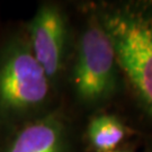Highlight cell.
<instances>
[{
	"instance_id": "cell-4",
	"label": "cell",
	"mask_w": 152,
	"mask_h": 152,
	"mask_svg": "<svg viewBox=\"0 0 152 152\" xmlns=\"http://www.w3.org/2000/svg\"><path fill=\"white\" fill-rule=\"evenodd\" d=\"M66 25L58 6H39L28 26L27 41L33 55L43 68L50 81L59 75L65 52Z\"/></svg>"
},
{
	"instance_id": "cell-6",
	"label": "cell",
	"mask_w": 152,
	"mask_h": 152,
	"mask_svg": "<svg viewBox=\"0 0 152 152\" xmlns=\"http://www.w3.org/2000/svg\"><path fill=\"white\" fill-rule=\"evenodd\" d=\"M89 139L99 152H109L116 148L125 135L124 126L112 116H99L89 125Z\"/></svg>"
},
{
	"instance_id": "cell-7",
	"label": "cell",
	"mask_w": 152,
	"mask_h": 152,
	"mask_svg": "<svg viewBox=\"0 0 152 152\" xmlns=\"http://www.w3.org/2000/svg\"><path fill=\"white\" fill-rule=\"evenodd\" d=\"M109 152H122V151H109Z\"/></svg>"
},
{
	"instance_id": "cell-2",
	"label": "cell",
	"mask_w": 152,
	"mask_h": 152,
	"mask_svg": "<svg viewBox=\"0 0 152 152\" xmlns=\"http://www.w3.org/2000/svg\"><path fill=\"white\" fill-rule=\"evenodd\" d=\"M105 28L118 63L152 110V26L136 17L113 15Z\"/></svg>"
},
{
	"instance_id": "cell-1",
	"label": "cell",
	"mask_w": 152,
	"mask_h": 152,
	"mask_svg": "<svg viewBox=\"0 0 152 152\" xmlns=\"http://www.w3.org/2000/svg\"><path fill=\"white\" fill-rule=\"evenodd\" d=\"M51 81L33 55L27 37L0 45V121L39 108L49 97Z\"/></svg>"
},
{
	"instance_id": "cell-3",
	"label": "cell",
	"mask_w": 152,
	"mask_h": 152,
	"mask_svg": "<svg viewBox=\"0 0 152 152\" xmlns=\"http://www.w3.org/2000/svg\"><path fill=\"white\" fill-rule=\"evenodd\" d=\"M116 52L106 28L91 25L82 34L75 65L77 94L87 102L104 98L113 87Z\"/></svg>"
},
{
	"instance_id": "cell-5",
	"label": "cell",
	"mask_w": 152,
	"mask_h": 152,
	"mask_svg": "<svg viewBox=\"0 0 152 152\" xmlns=\"http://www.w3.org/2000/svg\"><path fill=\"white\" fill-rule=\"evenodd\" d=\"M4 152H64L62 125L53 117L33 121L16 132Z\"/></svg>"
}]
</instances>
